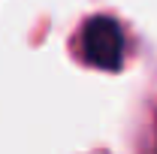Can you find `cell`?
Instances as JSON below:
<instances>
[{
  "label": "cell",
  "mask_w": 157,
  "mask_h": 154,
  "mask_svg": "<svg viewBox=\"0 0 157 154\" xmlns=\"http://www.w3.org/2000/svg\"><path fill=\"white\" fill-rule=\"evenodd\" d=\"M78 48H82L85 64L100 67V70H118L124 60V30L118 27L115 18L94 15L85 21L78 33Z\"/></svg>",
  "instance_id": "obj_1"
}]
</instances>
